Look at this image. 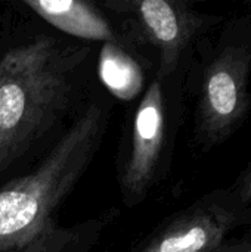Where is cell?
<instances>
[{"label":"cell","mask_w":251,"mask_h":252,"mask_svg":"<svg viewBox=\"0 0 251 252\" xmlns=\"http://www.w3.org/2000/svg\"><path fill=\"white\" fill-rule=\"evenodd\" d=\"M107 117L93 103L30 174L0 189V252H50L53 214L92 162Z\"/></svg>","instance_id":"1"},{"label":"cell","mask_w":251,"mask_h":252,"mask_svg":"<svg viewBox=\"0 0 251 252\" xmlns=\"http://www.w3.org/2000/svg\"><path fill=\"white\" fill-rule=\"evenodd\" d=\"M71 81L53 38L9 50L0 61V173L50 124Z\"/></svg>","instance_id":"2"},{"label":"cell","mask_w":251,"mask_h":252,"mask_svg":"<svg viewBox=\"0 0 251 252\" xmlns=\"http://www.w3.org/2000/svg\"><path fill=\"white\" fill-rule=\"evenodd\" d=\"M251 12L226 21L206 43L197 81L195 136L204 151L228 142L251 111Z\"/></svg>","instance_id":"3"},{"label":"cell","mask_w":251,"mask_h":252,"mask_svg":"<svg viewBox=\"0 0 251 252\" xmlns=\"http://www.w3.org/2000/svg\"><path fill=\"white\" fill-rule=\"evenodd\" d=\"M251 227V207L216 189L160 227L138 252H217L238 229Z\"/></svg>","instance_id":"4"},{"label":"cell","mask_w":251,"mask_h":252,"mask_svg":"<svg viewBox=\"0 0 251 252\" xmlns=\"http://www.w3.org/2000/svg\"><path fill=\"white\" fill-rule=\"evenodd\" d=\"M133 6L143 37L158 50L157 78L163 81L179 69L198 37L222 22L220 16L201 13L186 1L141 0Z\"/></svg>","instance_id":"5"},{"label":"cell","mask_w":251,"mask_h":252,"mask_svg":"<svg viewBox=\"0 0 251 252\" xmlns=\"http://www.w3.org/2000/svg\"><path fill=\"white\" fill-rule=\"evenodd\" d=\"M167 137V109L163 80L146 89L133 120L132 149L123 174V188L130 198H142L160 168Z\"/></svg>","instance_id":"6"},{"label":"cell","mask_w":251,"mask_h":252,"mask_svg":"<svg viewBox=\"0 0 251 252\" xmlns=\"http://www.w3.org/2000/svg\"><path fill=\"white\" fill-rule=\"evenodd\" d=\"M25 4L52 27L70 35L115 43L109 22L92 3L81 0H25Z\"/></svg>","instance_id":"7"},{"label":"cell","mask_w":251,"mask_h":252,"mask_svg":"<svg viewBox=\"0 0 251 252\" xmlns=\"http://www.w3.org/2000/svg\"><path fill=\"white\" fill-rule=\"evenodd\" d=\"M99 78L118 99L130 100L138 96L145 83L139 63L115 43H105L99 55Z\"/></svg>","instance_id":"8"},{"label":"cell","mask_w":251,"mask_h":252,"mask_svg":"<svg viewBox=\"0 0 251 252\" xmlns=\"http://www.w3.org/2000/svg\"><path fill=\"white\" fill-rule=\"evenodd\" d=\"M231 190L244 205L251 207V159L237 176L235 182L231 186Z\"/></svg>","instance_id":"9"},{"label":"cell","mask_w":251,"mask_h":252,"mask_svg":"<svg viewBox=\"0 0 251 252\" xmlns=\"http://www.w3.org/2000/svg\"><path fill=\"white\" fill-rule=\"evenodd\" d=\"M217 252H251V227L241 238H231Z\"/></svg>","instance_id":"10"}]
</instances>
